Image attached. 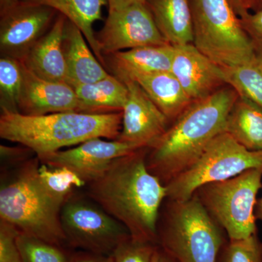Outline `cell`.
Segmentation results:
<instances>
[{
  "mask_svg": "<svg viewBox=\"0 0 262 262\" xmlns=\"http://www.w3.org/2000/svg\"><path fill=\"white\" fill-rule=\"evenodd\" d=\"M146 148L114 160L99 178L83 189L122 224L133 238L158 244V216L166 187L148 169Z\"/></svg>",
  "mask_w": 262,
  "mask_h": 262,
  "instance_id": "cell-1",
  "label": "cell"
},
{
  "mask_svg": "<svg viewBox=\"0 0 262 262\" xmlns=\"http://www.w3.org/2000/svg\"><path fill=\"white\" fill-rule=\"evenodd\" d=\"M238 96L227 85L193 101L165 134L146 148L149 171L165 186L185 171L215 136L225 132L227 117Z\"/></svg>",
  "mask_w": 262,
  "mask_h": 262,
  "instance_id": "cell-2",
  "label": "cell"
},
{
  "mask_svg": "<svg viewBox=\"0 0 262 262\" xmlns=\"http://www.w3.org/2000/svg\"><path fill=\"white\" fill-rule=\"evenodd\" d=\"M122 112L87 114L65 112L29 116L1 111L0 137L27 146L38 158L95 138L117 140L122 128Z\"/></svg>",
  "mask_w": 262,
  "mask_h": 262,
  "instance_id": "cell-3",
  "label": "cell"
},
{
  "mask_svg": "<svg viewBox=\"0 0 262 262\" xmlns=\"http://www.w3.org/2000/svg\"><path fill=\"white\" fill-rule=\"evenodd\" d=\"M37 156L15 168L2 170L0 220L20 233L67 246L61 223L66 201L55 195L39 175Z\"/></svg>",
  "mask_w": 262,
  "mask_h": 262,
  "instance_id": "cell-4",
  "label": "cell"
},
{
  "mask_svg": "<svg viewBox=\"0 0 262 262\" xmlns=\"http://www.w3.org/2000/svg\"><path fill=\"white\" fill-rule=\"evenodd\" d=\"M158 245L177 262H217L224 232L194 196L166 198L158 216Z\"/></svg>",
  "mask_w": 262,
  "mask_h": 262,
  "instance_id": "cell-5",
  "label": "cell"
},
{
  "mask_svg": "<svg viewBox=\"0 0 262 262\" xmlns=\"http://www.w3.org/2000/svg\"><path fill=\"white\" fill-rule=\"evenodd\" d=\"M192 44L221 67L258 58L229 0H191Z\"/></svg>",
  "mask_w": 262,
  "mask_h": 262,
  "instance_id": "cell-6",
  "label": "cell"
},
{
  "mask_svg": "<svg viewBox=\"0 0 262 262\" xmlns=\"http://www.w3.org/2000/svg\"><path fill=\"white\" fill-rule=\"evenodd\" d=\"M261 187L262 168H252L227 180L205 184L193 196L229 239H242L256 234L255 209Z\"/></svg>",
  "mask_w": 262,
  "mask_h": 262,
  "instance_id": "cell-7",
  "label": "cell"
},
{
  "mask_svg": "<svg viewBox=\"0 0 262 262\" xmlns=\"http://www.w3.org/2000/svg\"><path fill=\"white\" fill-rule=\"evenodd\" d=\"M252 168H262V151H250L227 133L215 136L198 160L167 184V198L186 201L198 188Z\"/></svg>",
  "mask_w": 262,
  "mask_h": 262,
  "instance_id": "cell-8",
  "label": "cell"
},
{
  "mask_svg": "<svg viewBox=\"0 0 262 262\" xmlns=\"http://www.w3.org/2000/svg\"><path fill=\"white\" fill-rule=\"evenodd\" d=\"M61 223L67 246L87 252L112 256L130 237L126 227L84 190L77 191L65 202Z\"/></svg>",
  "mask_w": 262,
  "mask_h": 262,
  "instance_id": "cell-9",
  "label": "cell"
},
{
  "mask_svg": "<svg viewBox=\"0 0 262 262\" xmlns=\"http://www.w3.org/2000/svg\"><path fill=\"white\" fill-rule=\"evenodd\" d=\"M96 39L103 58L124 50L169 44L157 27L146 4L132 5L108 11Z\"/></svg>",
  "mask_w": 262,
  "mask_h": 262,
  "instance_id": "cell-10",
  "label": "cell"
},
{
  "mask_svg": "<svg viewBox=\"0 0 262 262\" xmlns=\"http://www.w3.org/2000/svg\"><path fill=\"white\" fill-rule=\"evenodd\" d=\"M56 11L19 1L1 13V57L20 60L54 23Z\"/></svg>",
  "mask_w": 262,
  "mask_h": 262,
  "instance_id": "cell-11",
  "label": "cell"
},
{
  "mask_svg": "<svg viewBox=\"0 0 262 262\" xmlns=\"http://www.w3.org/2000/svg\"><path fill=\"white\" fill-rule=\"evenodd\" d=\"M141 148L119 140L95 138L39 160L48 166L65 167L73 170L88 184L101 177L114 160Z\"/></svg>",
  "mask_w": 262,
  "mask_h": 262,
  "instance_id": "cell-12",
  "label": "cell"
},
{
  "mask_svg": "<svg viewBox=\"0 0 262 262\" xmlns=\"http://www.w3.org/2000/svg\"><path fill=\"white\" fill-rule=\"evenodd\" d=\"M115 75L128 90L122 110L121 132L117 140L149 147L165 134L170 121L137 82L125 75Z\"/></svg>",
  "mask_w": 262,
  "mask_h": 262,
  "instance_id": "cell-13",
  "label": "cell"
},
{
  "mask_svg": "<svg viewBox=\"0 0 262 262\" xmlns=\"http://www.w3.org/2000/svg\"><path fill=\"white\" fill-rule=\"evenodd\" d=\"M173 47L170 72L192 102L227 85L222 67L205 56L194 45Z\"/></svg>",
  "mask_w": 262,
  "mask_h": 262,
  "instance_id": "cell-14",
  "label": "cell"
},
{
  "mask_svg": "<svg viewBox=\"0 0 262 262\" xmlns=\"http://www.w3.org/2000/svg\"><path fill=\"white\" fill-rule=\"evenodd\" d=\"M23 84L18 102V113L41 116L65 112H80L75 89L67 82H54L38 77L20 62Z\"/></svg>",
  "mask_w": 262,
  "mask_h": 262,
  "instance_id": "cell-15",
  "label": "cell"
},
{
  "mask_svg": "<svg viewBox=\"0 0 262 262\" xmlns=\"http://www.w3.org/2000/svg\"><path fill=\"white\" fill-rule=\"evenodd\" d=\"M66 20L58 15L48 32L19 61L41 78L68 83L63 46Z\"/></svg>",
  "mask_w": 262,
  "mask_h": 262,
  "instance_id": "cell-16",
  "label": "cell"
},
{
  "mask_svg": "<svg viewBox=\"0 0 262 262\" xmlns=\"http://www.w3.org/2000/svg\"><path fill=\"white\" fill-rule=\"evenodd\" d=\"M88 44L80 29L67 19L63 46L68 83L72 87L98 82L110 75Z\"/></svg>",
  "mask_w": 262,
  "mask_h": 262,
  "instance_id": "cell-17",
  "label": "cell"
},
{
  "mask_svg": "<svg viewBox=\"0 0 262 262\" xmlns=\"http://www.w3.org/2000/svg\"><path fill=\"white\" fill-rule=\"evenodd\" d=\"M122 75L137 82L170 122H173L192 103L171 72Z\"/></svg>",
  "mask_w": 262,
  "mask_h": 262,
  "instance_id": "cell-18",
  "label": "cell"
},
{
  "mask_svg": "<svg viewBox=\"0 0 262 262\" xmlns=\"http://www.w3.org/2000/svg\"><path fill=\"white\" fill-rule=\"evenodd\" d=\"M148 8L163 37L173 46L192 44L190 0H147Z\"/></svg>",
  "mask_w": 262,
  "mask_h": 262,
  "instance_id": "cell-19",
  "label": "cell"
},
{
  "mask_svg": "<svg viewBox=\"0 0 262 262\" xmlns=\"http://www.w3.org/2000/svg\"><path fill=\"white\" fill-rule=\"evenodd\" d=\"M29 4L42 5L58 12L75 24L87 39L90 47L100 63L105 66L94 31L95 22L102 19V10L107 0H19Z\"/></svg>",
  "mask_w": 262,
  "mask_h": 262,
  "instance_id": "cell-20",
  "label": "cell"
},
{
  "mask_svg": "<svg viewBox=\"0 0 262 262\" xmlns=\"http://www.w3.org/2000/svg\"><path fill=\"white\" fill-rule=\"evenodd\" d=\"M174 47L170 44L144 46L112 53L110 65L115 74L136 75L170 72Z\"/></svg>",
  "mask_w": 262,
  "mask_h": 262,
  "instance_id": "cell-21",
  "label": "cell"
},
{
  "mask_svg": "<svg viewBox=\"0 0 262 262\" xmlns=\"http://www.w3.org/2000/svg\"><path fill=\"white\" fill-rule=\"evenodd\" d=\"M73 88L82 113H120L128 97L126 85L115 75H110L98 82L77 84Z\"/></svg>",
  "mask_w": 262,
  "mask_h": 262,
  "instance_id": "cell-22",
  "label": "cell"
},
{
  "mask_svg": "<svg viewBox=\"0 0 262 262\" xmlns=\"http://www.w3.org/2000/svg\"><path fill=\"white\" fill-rule=\"evenodd\" d=\"M225 132L250 151H262V108L239 96L227 117Z\"/></svg>",
  "mask_w": 262,
  "mask_h": 262,
  "instance_id": "cell-23",
  "label": "cell"
},
{
  "mask_svg": "<svg viewBox=\"0 0 262 262\" xmlns=\"http://www.w3.org/2000/svg\"><path fill=\"white\" fill-rule=\"evenodd\" d=\"M222 68L227 85L262 108V58L258 57L244 64Z\"/></svg>",
  "mask_w": 262,
  "mask_h": 262,
  "instance_id": "cell-24",
  "label": "cell"
},
{
  "mask_svg": "<svg viewBox=\"0 0 262 262\" xmlns=\"http://www.w3.org/2000/svg\"><path fill=\"white\" fill-rule=\"evenodd\" d=\"M17 245L25 262H72L75 253L66 246L19 232Z\"/></svg>",
  "mask_w": 262,
  "mask_h": 262,
  "instance_id": "cell-25",
  "label": "cell"
},
{
  "mask_svg": "<svg viewBox=\"0 0 262 262\" xmlns=\"http://www.w3.org/2000/svg\"><path fill=\"white\" fill-rule=\"evenodd\" d=\"M23 84L20 61L10 57L0 58V106L1 111L18 112Z\"/></svg>",
  "mask_w": 262,
  "mask_h": 262,
  "instance_id": "cell-26",
  "label": "cell"
},
{
  "mask_svg": "<svg viewBox=\"0 0 262 262\" xmlns=\"http://www.w3.org/2000/svg\"><path fill=\"white\" fill-rule=\"evenodd\" d=\"M39 175L46 187L55 195L67 201L74 193L83 190L87 183L75 172L65 167H51L40 162Z\"/></svg>",
  "mask_w": 262,
  "mask_h": 262,
  "instance_id": "cell-27",
  "label": "cell"
},
{
  "mask_svg": "<svg viewBox=\"0 0 262 262\" xmlns=\"http://www.w3.org/2000/svg\"><path fill=\"white\" fill-rule=\"evenodd\" d=\"M217 262H262V245L257 234L242 239H229L223 245Z\"/></svg>",
  "mask_w": 262,
  "mask_h": 262,
  "instance_id": "cell-28",
  "label": "cell"
},
{
  "mask_svg": "<svg viewBox=\"0 0 262 262\" xmlns=\"http://www.w3.org/2000/svg\"><path fill=\"white\" fill-rule=\"evenodd\" d=\"M158 245L128 237L114 251V262H151Z\"/></svg>",
  "mask_w": 262,
  "mask_h": 262,
  "instance_id": "cell-29",
  "label": "cell"
},
{
  "mask_svg": "<svg viewBox=\"0 0 262 262\" xmlns=\"http://www.w3.org/2000/svg\"><path fill=\"white\" fill-rule=\"evenodd\" d=\"M18 234L13 226L0 220V262H25L17 245Z\"/></svg>",
  "mask_w": 262,
  "mask_h": 262,
  "instance_id": "cell-30",
  "label": "cell"
},
{
  "mask_svg": "<svg viewBox=\"0 0 262 262\" xmlns=\"http://www.w3.org/2000/svg\"><path fill=\"white\" fill-rule=\"evenodd\" d=\"M0 155L2 170L15 168L36 156L32 150L20 144L15 146L1 145Z\"/></svg>",
  "mask_w": 262,
  "mask_h": 262,
  "instance_id": "cell-31",
  "label": "cell"
},
{
  "mask_svg": "<svg viewBox=\"0 0 262 262\" xmlns=\"http://www.w3.org/2000/svg\"><path fill=\"white\" fill-rule=\"evenodd\" d=\"M239 18L256 54L262 58V9Z\"/></svg>",
  "mask_w": 262,
  "mask_h": 262,
  "instance_id": "cell-32",
  "label": "cell"
},
{
  "mask_svg": "<svg viewBox=\"0 0 262 262\" xmlns=\"http://www.w3.org/2000/svg\"><path fill=\"white\" fill-rule=\"evenodd\" d=\"M239 18L262 9V0H229Z\"/></svg>",
  "mask_w": 262,
  "mask_h": 262,
  "instance_id": "cell-33",
  "label": "cell"
},
{
  "mask_svg": "<svg viewBox=\"0 0 262 262\" xmlns=\"http://www.w3.org/2000/svg\"><path fill=\"white\" fill-rule=\"evenodd\" d=\"M72 262H114L113 256L80 251L75 253Z\"/></svg>",
  "mask_w": 262,
  "mask_h": 262,
  "instance_id": "cell-34",
  "label": "cell"
},
{
  "mask_svg": "<svg viewBox=\"0 0 262 262\" xmlns=\"http://www.w3.org/2000/svg\"><path fill=\"white\" fill-rule=\"evenodd\" d=\"M108 11L122 9L125 7L136 4H146L147 0H107Z\"/></svg>",
  "mask_w": 262,
  "mask_h": 262,
  "instance_id": "cell-35",
  "label": "cell"
},
{
  "mask_svg": "<svg viewBox=\"0 0 262 262\" xmlns=\"http://www.w3.org/2000/svg\"><path fill=\"white\" fill-rule=\"evenodd\" d=\"M151 262H177L173 258L170 257V256L164 251L159 246H158L154 255H153L152 259Z\"/></svg>",
  "mask_w": 262,
  "mask_h": 262,
  "instance_id": "cell-36",
  "label": "cell"
},
{
  "mask_svg": "<svg viewBox=\"0 0 262 262\" xmlns=\"http://www.w3.org/2000/svg\"><path fill=\"white\" fill-rule=\"evenodd\" d=\"M19 0H0V13L17 4Z\"/></svg>",
  "mask_w": 262,
  "mask_h": 262,
  "instance_id": "cell-37",
  "label": "cell"
},
{
  "mask_svg": "<svg viewBox=\"0 0 262 262\" xmlns=\"http://www.w3.org/2000/svg\"><path fill=\"white\" fill-rule=\"evenodd\" d=\"M255 215H256V220L262 221V195L261 198L258 200L257 203H256Z\"/></svg>",
  "mask_w": 262,
  "mask_h": 262,
  "instance_id": "cell-38",
  "label": "cell"
}]
</instances>
